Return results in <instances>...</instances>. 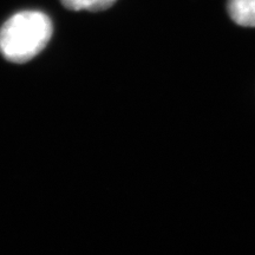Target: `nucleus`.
<instances>
[{"instance_id":"obj_1","label":"nucleus","mask_w":255,"mask_h":255,"mask_svg":"<svg viewBox=\"0 0 255 255\" xmlns=\"http://www.w3.org/2000/svg\"><path fill=\"white\" fill-rule=\"evenodd\" d=\"M52 32L51 19L43 12H18L0 28V51L9 62L26 63L45 49Z\"/></svg>"},{"instance_id":"obj_2","label":"nucleus","mask_w":255,"mask_h":255,"mask_svg":"<svg viewBox=\"0 0 255 255\" xmlns=\"http://www.w3.org/2000/svg\"><path fill=\"white\" fill-rule=\"evenodd\" d=\"M228 13L234 23L255 27V0H228Z\"/></svg>"},{"instance_id":"obj_3","label":"nucleus","mask_w":255,"mask_h":255,"mask_svg":"<svg viewBox=\"0 0 255 255\" xmlns=\"http://www.w3.org/2000/svg\"><path fill=\"white\" fill-rule=\"evenodd\" d=\"M60 1L71 11L100 12L111 7L116 0H60Z\"/></svg>"}]
</instances>
